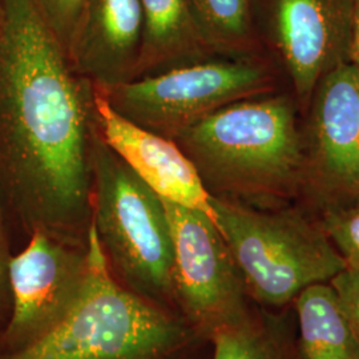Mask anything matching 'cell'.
I'll return each instance as SVG.
<instances>
[{"label": "cell", "instance_id": "obj_1", "mask_svg": "<svg viewBox=\"0 0 359 359\" xmlns=\"http://www.w3.org/2000/svg\"><path fill=\"white\" fill-rule=\"evenodd\" d=\"M93 84L36 0H0V198L23 228L87 246Z\"/></svg>", "mask_w": 359, "mask_h": 359}, {"label": "cell", "instance_id": "obj_2", "mask_svg": "<svg viewBox=\"0 0 359 359\" xmlns=\"http://www.w3.org/2000/svg\"><path fill=\"white\" fill-rule=\"evenodd\" d=\"M292 93L225 105L173 139L213 197L285 205L304 189L302 124Z\"/></svg>", "mask_w": 359, "mask_h": 359}, {"label": "cell", "instance_id": "obj_3", "mask_svg": "<svg viewBox=\"0 0 359 359\" xmlns=\"http://www.w3.org/2000/svg\"><path fill=\"white\" fill-rule=\"evenodd\" d=\"M90 280L77 308L29 346L0 359H192L204 338L179 313L156 306L112 276L90 222Z\"/></svg>", "mask_w": 359, "mask_h": 359}, {"label": "cell", "instance_id": "obj_4", "mask_svg": "<svg viewBox=\"0 0 359 359\" xmlns=\"http://www.w3.org/2000/svg\"><path fill=\"white\" fill-rule=\"evenodd\" d=\"M212 206L249 298L262 306L294 302L346 268L318 218L297 206L255 208L213 196Z\"/></svg>", "mask_w": 359, "mask_h": 359}, {"label": "cell", "instance_id": "obj_5", "mask_svg": "<svg viewBox=\"0 0 359 359\" xmlns=\"http://www.w3.org/2000/svg\"><path fill=\"white\" fill-rule=\"evenodd\" d=\"M92 169V222L112 276L130 293L179 313L173 240L163 198L105 145L97 129Z\"/></svg>", "mask_w": 359, "mask_h": 359}, {"label": "cell", "instance_id": "obj_6", "mask_svg": "<svg viewBox=\"0 0 359 359\" xmlns=\"http://www.w3.org/2000/svg\"><path fill=\"white\" fill-rule=\"evenodd\" d=\"M117 114L168 139L219 108L278 90V71L258 55L206 57L97 87Z\"/></svg>", "mask_w": 359, "mask_h": 359}, {"label": "cell", "instance_id": "obj_7", "mask_svg": "<svg viewBox=\"0 0 359 359\" xmlns=\"http://www.w3.org/2000/svg\"><path fill=\"white\" fill-rule=\"evenodd\" d=\"M172 231L173 286L182 318L209 342L252 311L244 278L216 222L205 213L163 200Z\"/></svg>", "mask_w": 359, "mask_h": 359}, {"label": "cell", "instance_id": "obj_8", "mask_svg": "<svg viewBox=\"0 0 359 359\" xmlns=\"http://www.w3.org/2000/svg\"><path fill=\"white\" fill-rule=\"evenodd\" d=\"M355 0H256L257 34L287 79L301 112L322 79L351 62Z\"/></svg>", "mask_w": 359, "mask_h": 359}, {"label": "cell", "instance_id": "obj_9", "mask_svg": "<svg viewBox=\"0 0 359 359\" xmlns=\"http://www.w3.org/2000/svg\"><path fill=\"white\" fill-rule=\"evenodd\" d=\"M87 246L32 231L8 262L10 313L0 329V351L35 344L71 316L90 280Z\"/></svg>", "mask_w": 359, "mask_h": 359}, {"label": "cell", "instance_id": "obj_10", "mask_svg": "<svg viewBox=\"0 0 359 359\" xmlns=\"http://www.w3.org/2000/svg\"><path fill=\"white\" fill-rule=\"evenodd\" d=\"M304 114L302 197L317 212L358 200V65L342 63L323 77Z\"/></svg>", "mask_w": 359, "mask_h": 359}, {"label": "cell", "instance_id": "obj_11", "mask_svg": "<svg viewBox=\"0 0 359 359\" xmlns=\"http://www.w3.org/2000/svg\"><path fill=\"white\" fill-rule=\"evenodd\" d=\"M93 115L105 145L158 197L200 210L216 222L212 194L177 142L117 114L95 87Z\"/></svg>", "mask_w": 359, "mask_h": 359}, {"label": "cell", "instance_id": "obj_12", "mask_svg": "<svg viewBox=\"0 0 359 359\" xmlns=\"http://www.w3.org/2000/svg\"><path fill=\"white\" fill-rule=\"evenodd\" d=\"M142 27L140 0H87L69 59L97 87L135 79Z\"/></svg>", "mask_w": 359, "mask_h": 359}, {"label": "cell", "instance_id": "obj_13", "mask_svg": "<svg viewBox=\"0 0 359 359\" xmlns=\"http://www.w3.org/2000/svg\"><path fill=\"white\" fill-rule=\"evenodd\" d=\"M142 43L136 77L215 56L193 18L189 0H140ZM135 77V79H136Z\"/></svg>", "mask_w": 359, "mask_h": 359}, {"label": "cell", "instance_id": "obj_14", "mask_svg": "<svg viewBox=\"0 0 359 359\" xmlns=\"http://www.w3.org/2000/svg\"><path fill=\"white\" fill-rule=\"evenodd\" d=\"M299 359H359V339L330 283L305 289L294 299Z\"/></svg>", "mask_w": 359, "mask_h": 359}, {"label": "cell", "instance_id": "obj_15", "mask_svg": "<svg viewBox=\"0 0 359 359\" xmlns=\"http://www.w3.org/2000/svg\"><path fill=\"white\" fill-rule=\"evenodd\" d=\"M208 47L219 56L257 55L256 0H189Z\"/></svg>", "mask_w": 359, "mask_h": 359}, {"label": "cell", "instance_id": "obj_16", "mask_svg": "<svg viewBox=\"0 0 359 359\" xmlns=\"http://www.w3.org/2000/svg\"><path fill=\"white\" fill-rule=\"evenodd\" d=\"M210 359H299L286 326L268 311L253 310L244 320L209 339Z\"/></svg>", "mask_w": 359, "mask_h": 359}, {"label": "cell", "instance_id": "obj_17", "mask_svg": "<svg viewBox=\"0 0 359 359\" xmlns=\"http://www.w3.org/2000/svg\"><path fill=\"white\" fill-rule=\"evenodd\" d=\"M317 218L346 268L359 270V198L322 209Z\"/></svg>", "mask_w": 359, "mask_h": 359}, {"label": "cell", "instance_id": "obj_18", "mask_svg": "<svg viewBox=\"0 0 359 359\" xmlns=\"http://www.w3.org/2000/svg\"><path fill=\"white\" fill-rule=\"evenodd\" d=\"M87 0H36L39 10L69 55Z\"/></svg>", "mask_w": 359, "mask_h": 359}, {"label": "cell", "instance_id": "obj_19", "mask_svg": "<svg viewBox=\"0 0 359 359\" xmlns=\"http://www.w3.org/2000/svg\"><path fill=\"white\" fill-rule=\"evenodd\" d=\"M329 283L359 339V270L345 268Z\"/></svg>", "mask_w": 359, "mask_h": 359}, {"label": "cell", "instance_id": "obj_20", "mask_svg": "<svg viewBox=\"0 0 359 359\" xmlns=\"http://www.w3.org/2000/svg\"><path fill=\"white\" fill-rule=\"evenodd\" d=\"M10 250L4 231V221L1 212V198H0V326L7 321L10 313V287H8V262Z\"/></svg>", "mask_w": 359, "mask_h": 359}, {"label": "cell", "instance_id": "obj_21", "mask_svg": "<svg viewBox=\"0 0 359 359\" xmlns=\"http://www.w3.org/2000/svg\"><path fill=\"white\" fill-rule=\"evenodd\" d=\"M351 62L359 68V0H355V18H354V39H353V52Z\"/></svg>", "mask_w": 359, "mask_h": 359}]
</instances>
